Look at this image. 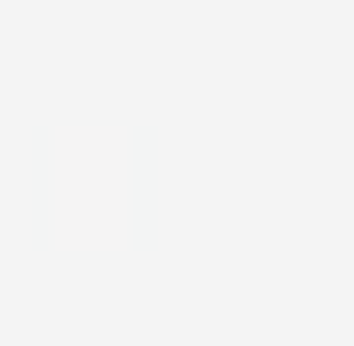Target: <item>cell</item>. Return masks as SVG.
<instances>
[{"mask_svg":"<svg viewBox=\"0 0 354 346\" xmlns=\"http://www.w3.org/2000/svg\"><path fill=\"white\" fill-rule=\"evenodd\" d=\"M134 134H48V244H134Z\"/></svg>","mask_w":354,"mask_h":346,"instance_id":"6da1fadb","label":"cell"}]
</instances>
